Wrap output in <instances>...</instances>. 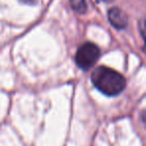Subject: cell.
I'll return each instance as SVG.
<instances>
[{"label":"cell","mask_w":146,"mask_h":146,"mask_svg":"<svg viewBox=\"0 0 146 146\" xmlns=\"http://www.w3.org/2000/svg\"><path fill=\"white\" fill-rule=\"evenodd\" d=\"M93 85L107 96L119 95L126 86L124 76L118 71L106 66H99L91 75Z\"/></svg>","instance_id":"6da1fadb"},{"label":"cell","mask_w":146,"mask_h":146,"mask_svg":"<svg viewBox=\"0 0 146 146\" xmlns=\"http://www.w3.org/2000/svg\"><path fill=\"white\" fill-rule=\"evenodd\" d=\"M99 56V47L92 42H85L78 48L74 59L80 69L87 71L95 65Z\"/></svg>","instance_id":"7a4b0ae2"},{"label":"cell","mask_w":146,"mask_h":146,"mask_svg":"<svg viewBox=\"0 0 146 146\" xmlns=\"http://www.w3.org/2000/svg\"><path fill=\"white\" fill-rule=\"evenodd\" d=\"M108 20L110 24L116 29H124L128 24V18L126 14L118 7H113L108 10Z\"/></svg>","instance_id":"3957f363"},{"label":"cell","mask_w":146,"mask_h":146,"mask_svg":"<svg viewBox=\"0 0 146 146\" xmlns=\"http://www.w3.org/2000/svg\"><path fill=\"white\" fill-rule=\"evenodd\" d=\"M72 9L78 14H84L87 11L86 0H69Z\"/></svg>","instance_id":"277c9868"},{"label":"cell","mask_w":146,"mask_h":146,"mask_svg":"<svg viewBox=\"0 0 146 146\" xmlns=\"http://www.w3.org/2000/svg\"><path fill=\"white\" fill-rule=\"evenodd\" d=\"M21 3L23 4H27V5H35L37 4L38 0H19Z\"/></svg>","instance_id":"5b68a950"},{"label":"cell","mask_w":146,"mask_h":146,"mask_svg":"<svg viewBox=\"0 0 146 146\" xmlns=\"http://www.w3.org/2000/svg\"><path fill=\"white\" fill-rule=\"evenodd\" d=\"M103 1H105V2H111L112 0H103Z\"/></svg>","instance_id":"8992f818"}]
</instances>
